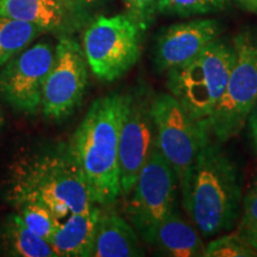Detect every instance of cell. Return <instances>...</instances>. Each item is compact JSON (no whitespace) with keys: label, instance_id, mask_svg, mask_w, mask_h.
<instances>
[{"label":"cell","instance_id":"30bf717a","mask_svg":"<svg viewBox=\"0 0 257 257\" xmlns=\"http://www.w3.org/2000/svg\"><path fill=\"white\" fill-rule=\"evenodd\" d=\"M87 86L88 63L83 48L72 36L60 37L44 82L42 113L51 120L68 118L81 105Z\"/></svg>","mask_w":257,"mask_h":257},{"label":"cell","instance_id":"7402d4cb","mask_svg":"<svg viewBox=\"0 0 257 257\" xmlns=\"http://www.w3.org/2000/svg\"><path fill=\"white\" fill-rule=\"evenodd\" d=\"M236 232L257 251V179L242 199V211Z\"/></svg>","mask_w":257,"mask_h":257},{"label":"cell","instance_id":"ffe728a7","mask_svg":"<svg viewBox=\"0 0 257 257\" xmlns=\"http://www.w3.org/2000/svg\"><path fill=\"white\" fill-rule=\"evenodd\" d=\"M229 3L230 0H159L157 10L159 14L191 17L223 11Z\"/></svg>","mask_w":257,"mask_h":257},{"label":"cell","instance_id":"6da1fadb","mask_svg":"<svg viewBox=\"0 0 257 257\" xmlns=\"http://www.w3.org/2000/svg\"><path fill=\"white\" fill-rule=\"evenodd\" d=\"M123 102L120 93L93 101L67 148L98 206L111 207L121 195L118 148Z\"/></svg>","mask_w":257,"mask_h":257},{"label":"cell","instance_id":"5b68a950","mask_svg":"<svg viewBox=\"0 0 257 257\" xmlns=\"http://www.w3.org/2000/svg\"><path fill=\"white\" fill-rule=\"evenodd\" d=\"M236 59L220 100L206 120L219 143L237 136L257 102V36L243 31L232 42Z\"/></svg>","mask_w":257,"mask_h":257},{"label":"cell","instance_id":"ac0fdd59","mask_svg":"<svg viewBox=\"0 0 257 257\" xmlns=\"http://www.w3.org/2000/svg\"><path fill=\"white\" fill-rule=\"evenodd\" d=\"M42 34L46 32L36 25L0 15V68L30 47Z\"/></svg>","mask_w":257,"mask_h":257},{"label":"cell","instance_id":"44dd1931","mask_svg":"<svg viewBox=\"0 0 257 257\" xmlns=\"http://www.w3.org/2000/svg\"><path fill=\"white\" fill-rule=\"evenodd\" d=\"M257 251L238 232L218 234L205 246L204 257H256Z\"/></svg>","mask_w":257,"mask_h":257},{"label":"cell","instance_id":"8fae6325","mask_svg":"<svg viewBox=\"0 0 257 257\" xmlns=\"http://www.w3.org/2000/svg\"><path fill=\"white\" fill-rule=\"evenodd\" d=\"M54 60L55 47L49 42L28 47L0 68V96L19 113L36 115Z\"/></svg>","mask_w":257,"mask_h":257},{"label":"cell","instance_id":"2e32d148","mask_svg":"<svg viewBox=\"0 0 257 257\" xmlns=\"http://www.w3.org/2000/svg\"><path fill=\"white\" fill-rule=\"evenodd\" d=\"M194 224L172 212L154 232L153 244L162 255L170 257H204L205 244Z\"/></svg>","mask_w":257,"mask_h":257},{"label":"cell","instance_id":"7a4b0ae2","mask_svg":"<svg viewBox=\"0 0 257 257\" xmlns=\"http://www.w3.org/2000/svg\"><path fill=\"white\" fill-rule=\"evenodd\" d=\"M182 206L204 238L229 232L238 223L242 186L237 166L208 140L180 188Z\"/></svg>","mask_w":257,"mask_h":257},{"label":"cell","instance_id":"d4e9b609","mask_svg":"<svg viewBox=\"0 0 257 257\" xmlns=\"http://www.w3.org/2000/svg\"><path fill=\"white\" fill-rule=\"evenodd\" d=\"M245 11L257 14V0H234Z\"/></svg>","mask_w":257,"mask_h":257},{"label":"cell","instance_id":"d6986e66","mask_svg":"<svg viewBox=\"0 0 257 257\" xmlns=\"http://www.w3.org/2000/svg\"><path fill=\"white\" fill-rule=\"evenodd\" d=\"M19 216L32 232L50 242L60 226V219L49 208L36 202H27L17 207Z\"/></svg>","mask_w":257,"mask_h":257},{"label":"cell","instance_id":"603a6c76","mask_svg":"<svg viewBox=\"0 0 257 257\" xmlns=\"http://www.w3.org/2000/svg\"><path fill=\"white\" fill-rule=\"evenodd\" d=\"M126 14L136 22L138 27L146 31L153 24L156 15L159 14L157 3L159 0H123Z\"/></svg>","mask_w":257,"mask_h":257},{"label":"cell","instance_id":"7c38bea8","mask_svg":"<svg viewBox=\"0 0 257 257\" xmlns=\"http://www.w3.org/2000/svg\"><path fill=\"white\" fill-rule=\"evenodd\" d=\"M0 15L28 22L59 38L72 36L91 19L87 0H0Z\"/></svg>","mask_w":257,"mask_h":257},{"label":"cell","instance_id":"9a60e30c","mask_svg":"<svg viewBox=\"0 0 257 257\" xmlns=\"http://www.w3.org/2000/svg\"><path fill=\"white\" fill-rule=\"evenodd\" d=\"M101 208L98 205L81 213H72L60 223L59 229L50 239V245L57 256H92L96 221Z\"/></svg>","mask_w":257,"mask_h":257},{"label":"cell","instance_id":"9c48e42d","mask_svg":"<svg viewBox=\"0 0 257 257\" xmlns=\"http://www.w3.org/2000/svg\"><path fill=\"white\" fill-rule=\"evenodd\" d=\"M153 100L152 92L143 86L124 94L118 148L124 197L131 194L143 166L157 149Z\"/></svg>","mask_w":257,"mask_h":257},{"label":"cell","instance_id":"484cf974","mask_svg":"<svg viewBox=\"0 0 257 257\" xmlns=\"http://www.w3.org/2000/svg\"><path fill=\"white\" fill-rule=\"evenodd\" d=\"M4 126V115L0 112V128Z\"/></svg>","mask_w":257,"mask_h":257},{"label":"cell","instance_id":"8992f818","mask_svg":"<svg viewBox=\"0 0 257 257\" xmlns=\"http://www.w3.org/2000/svg\"><path fill=\"white\" fill-rule=\"evenodd\" d=\"M141 34L142 29L127 14L92 21L82 47L91 72L105 82L120 79L140 60Z\"/></svg>","mask_w":257,"mask_h":257},{"label":"cell","instance_id":"277c9868","mask_svg":"<svg viewBox=\"0 0 257 257\" xmlns=\"http://www.w3.org/2000/svg\"><path fill=\"white\" fill-rule=\"evenodd\" d=\"M236 51L232 43L216 40L189 62L167 73V87L195 119L206 121L223 95Z\"/></svg>","mask_w":257,"mask_h":257},{"label":"cell","instance_id":"4fadbf2b","mask_svg":"<svg viewBox=\"0 0 257 257\" xmlns=\"http://www.w3.org/2000/svg\"><path fill=\"white\" fill-rule=\"evenodd\" d=\"M220 23L217 19H193L166 28L157 38L155 66L160 73L189 62L212 42L219 38Z\"/></svg>","mask_w":257,"mask_h":257},{"label":"cell","instance_id":"5bb4252c","mask_svg":"<svg viewBox=\"0 0 257 257\" xmlns=\"http://www.w3.org/2000/svg\"><path fill=\"white\" fill-rule=\"evenodd\" d=\"M138 232L130 221L113 211H100L96 221L92 256L140 257L144 256Z\"/></svg>","mask_w":257,"mask_h":257},{"label":"cell","instance_id":"e0dca14e","mask_svg":"<svg viewBox=\"0 0 257 257\" xmlns=\"http://www.w3.org/2000/svg\"><path fill=\"white\" fill-rule=\"evenodd\" d=\"M3 239L9 255L18 257H57L48 240L34 233L19 216H8L3 230Z\"/></svg>","mask_w":257,"mask_h":257},{"label":"cell","instance_id":"3957f363","mask_svg":"<svg viewBox=\"0 0 257 257\" xmlns=\"http://www.w3.org/2000/svg\"><path fill=\"white\" fill-rule=\"evenodd\" d=\"M8 198L16 208L27 202L43 205L59 219L96 205L68 150L30 154L16 161L10 168Z\"/></svg>","mask_w":257,"mask_h":257},{"label":"cell","instance_id":"cb8c5ba5","mask_svg":"<svg viewBox=\"0 0 257 257\" xmlns=\"http://www.w3.org/2000/svg\"><path fill=\"white\" fill-rule=\"evenodd\" d=\"M248 121H249L250 136H251L252 147H253V150H255V153L257 155V102H256V105L253 106L251 112H250Z\"/></svg>","mask_w":257,"mask_h":257},{"label":"cell","instance_id":"52a82bcc","mask_svg":"<svg viewBox=\"0 0 257 257\" xmlns=\"http://www.w3.org/2000/svg\"><path fill=\"white\" fill-rule=\"evenodd\" d=\"M153 114L157 149L174 170L181 188L212 135L206 121L195 119L170 93L154 96Z\"/></svg>","mask_w":257,"mask_h":257},{"label":"cell","instance_id":"ba28073f","mask_svg":"<svg viewBox=\"0 0 257 257\" xmlns=\"http://www.w3.org/2000/svg\"><path fill=\"white\" fill-rule=\"evenodd\" d=\"M178 187L174 170L156 149L141 170L126 206L127 220L147 243L150 244L157 226L176 210Z\"/></svg>","mask_w":257,"mask_h":257}]
</instances>
